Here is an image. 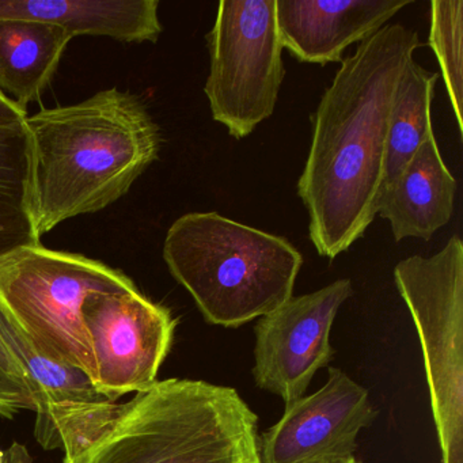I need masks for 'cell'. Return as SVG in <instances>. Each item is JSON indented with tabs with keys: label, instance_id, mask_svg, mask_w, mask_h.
Instances as JSON below:
<instances>
[{
	"label": "cell",
	"instance_id": "obj_4",
	"mask_svg": "<svg viewBox=\"0 0 463 463\" xmlns=\"http://www.w3.org/2000/svg\"><path fill=\"white\" fill-rule=\"evenodd\" d=\"M164 260L205 321L232 329L292 298L303 265L286 238L218 213L180 216L167 230Z\"/></svg>",
	"mask_w": 463,
	"mask_h": 463
},
{
	"label": "cell",
	"instance_id": "obj_9",
	"mask_svg": "<svg viewBox=\"0 0 463 463\" xmlns=\"http://www.w3.org/2000/svg\"><path fill=\"white\" fill-rule=\"evenodd\" d=\"M354 294L349 279L289 298L257 322L253 378L257 387L284 403L305 395L314 375L326 367L335 349L330 332L341 306Z\"/></svg>",
	"mask_w": 463,
	"mask_h": 463
},
{
	"label": "cell",
	"instance_id": "obj_11",
	"mask_svg": "<svg viewBox=\"0 0 463 463\" xmlns=\"http://www.w3.org/2000/svg\"><path fill=\"white\" fill-rule=\"evenodd\" d=\"M0 326L31 379L36 440L45 449H63L64 457L80 451L118 416L120 405L102 395L80 368L42 356L20 335Z\"/></svg>",
	"mask_w": 463,
	"mask_h": 463
},
{
	"label": "cell",
	"instance_id": "obj_2",
	"mask_svg": "<svg viewBox=\"0 0 463 463\" xmlns=\"http://www.w3.org/2000/svg\"><path fill=\"white\" fill-rule=\"evenodd\" d=\"M25 127L29 213L40 240L63 222L126 196L161 153V131L145 102L116 88L40 110Z\"/></svg>",
	"mask_w": 463,
	"mask_h": 463
},
{
	"label": "cell",
	"instance_id": "obj_15",
	"mask_svg": "<svg viewBox=\"0 0 463 463\" xmlns=\"http://www.w3.org/2000/svg\"><path fill=\"white\" fill-rule=\"evenodd\" d=\"M72 39L55 24L0 20V90L24 108L40 101Z\"/></svg>",
	"mask_w": 463,
	"mask_h": 463
},
{
	"label": "cell",
	"instance_id": "obj_8",
	"mask_svg": "<svg viewBox=\"0 0 463 463\" xmlns=\"http://www.w3.org/2000/svg\"><path fill=\"white\" fill-rule=\"evenodd\" d=\"M83 319L94 357L96 389L115 402L150 389L175 340L172 311L139 288L89 298Z\"/></svg>",
	"mask_w": 463,
	"mask_h": 463
},
{
	"label": "cell",
	"instance_id": "obj_21",
	"mask_svg": "<svg viewBox=\"0 0 463 463\" xmlns=\"http://www.w3.org/2000/svg\"><path fill=\"white\" fill-rule=\"evenodd\" d=\"M0 463H33L26 446L14 441L6 449H0Z\"/></svg>",
	"mask_w": 463,
	"mask_h": 463
},
{
	"label": "cell",
	"instance_id": "obj_16",
	"mask_svg": "<svg viewBox=\"0 0 463 463\" xmlns=\"http://www.w3.org/2000/svg\"><path fill=\"white\" fill-rule=\"evenodd\" d=\"M29 164L25 121L0 127V259L42 243L29 213Z\"/></svg>",
	"mask_w": 463,
	"mask_h": 463
},
{
	"label": "cell",
	"instance_id": "obj_7",
	"mask_svg": "<svg viewBox=\"0 0 463 463\" xmlns=\"http://www.w3.org/2000/svg\"><path fill=\"white\" fill-rule=\"evenodd\" d=\"M213 121L245 139L275 112L284 78L276 0H222L207 34Z\"/></svg>",
	"mask_w": 463,
	"mask_h": 463
},
{
	"label": "cell",
	"instance_id": "obj_20",
	"mask_svg": "<svg viewBox=\"0 0 463 463\" xmlns=\"http://www.w3.org/2000/svg\"><path fill=\"white\" fill-rule=\"evenodd\" d=\"M28 118V109L18 105L12 97L0 90V127L23 123Z\"/></svg>",
	"mask_w": 463,
	"mask_h": 463
},
{
	"label": "cell",
	"instance_id": "obj_22",
	"mask_svg": "<svg viewBox=\"0 0 463 463\" xmlns=\"http://www.w3.org/2000/svg\"><path fill=\"white\" fill-rule=\"evenodd\" d=\"M303 463H362L354 454L332 455V457L317 458Z\"/></svg>",
	"mask_w": 463,
	"mask_h": 463
},
{
	"label": "cell",
	"instance_id": "obj_5",
	"mask_svg": "<svg viewBox=\"0 0 463 463\" xmlns=\"http://www.w3.org/2000/svg\"><path fill=\"white\" fill-rule=\"evenodd\" d=\"M123 270L83 254L24 246L0 259V324L37 354L93 379L83 319L89 298L137 289Z\"/></svg>",
	"mask_w": 463,
	"mask_h": 463
},
{
	"label": "cell",
	"instance_id": "obj_13",
	"mask_svg": "<svg viewBox=\"0 0 463 463\" xmlns=\"http://www.w3.org/2000/svg\"><path fill=\"white\" fill-rule=\"evenodd\" d=\"M457 180L447 169L435 134L428 135L400 178L382 194L378 213L389 221L397 242L430 241L451 221Z\"/></svg>",
	"mask_w": 463,
	"mask_h": 463
},
{
	"label": "cell",
	"instance_id": "obj_6",
	"mask_svg": "<svg viewBox=\"0 0 463 463\" xmlns=\"http://www.w3.org/2000/svg\"><path fill=\"white\" fill-rule=\"evenodd\" d=\"M394 281L421 345L441 463H463V243L398 262Z\"/></svg>",
	"mask_w": 463,
	"mask_h": 463
},
{
	"label": "cell",
	"instance_id": "obj_1",
	"mask_svg": "<svg viewBox=\"0 0 463 463\" xmlns=\"http://www.w3.org/2000/svg\"><path fill=\"white\" fill-rule=\"evenodd\" d=\"M421 47L416 31L383 26L343 59L319 101L298 181L319 256L333 260L348 250L378 213L395 94Z\"/></svg>",
	"mask_w": 463,
	"mask_h": 463
},
{
	"label": "cell",
	"instance_id": "obj_10",
	"mask_svg": "<svg viewBox=\"0 0 463 463\" xmlns=\"http://www.w3.org/2000/svg\"><path fill=\"white\" fill-rule=\"evenodd\" d=\"M326 383L286 403L281 419L260 436V463H303L354 454L360 430L376 419L365 387L340 368L329 367Z\"/></svg>",
	"mask_w": 463,
	"mask_h": 463
},
{
	"label": "cell",
	"instance_id": "obj_17",
	"mask_svg": "<svg viewBox=\"0 0 463 463\" xmlns=\"http://www.w3.org/2000/svg\"><path fill=\"white\" fill-rule=\"evenodd\" d=\"M438 80L436 72L427 71L414 59L401 78L387 139L384 191L394 185L428 135L433 134L430 105Z\"/></svg>",
	"mask_w": 463,
	"mask_h": 463
},
{
	"label": "cell",
	"instance_id": "obj_3",
	"mask_svg": "<svg viewBox=\"0 0 463 463\" xmlns=\"http://www.w3.org/2000/svg\"><path fill=\"white\" fill-rule=\"evenodd\" d=\"M63 463H260L259 416L232 387L158 381Z\"/></svg>",
	"mask_w": 463,
	"mask_h": 463
},
{
	"label": "cell",
	"instance_id": "obj_18",
	"mask_svg": "<svg viewBox=\"0 0 463 463\" xmlns=\"http://www.w3.org/2000/svg\"><path fill=\"white\" fill-rule=\"evenodd\" d=\"M463 2L432 0L430 2V47L435 52L441 70L447 94L454 110L459 134H463Z\"/></svg>",
	"mask_w": 463,
	"mask_h": 463
},
{
	"label": "cell",
	"instance_id": "obj_12",
	"mask_svg": "<svg viewBox=\"0 0 463 463\" xmlns=\"http://www.w3.org/2000/svg\"><path fill=\"white\" fill-rule=\"evenodd\" d=\"M411 0H276L283 48L303 63H341L349 45L381 31Z\"/></svg>",
	"mask_w": 463,
	"mask_h": 463
},
{
	"label": "cell",
	"instance_id": "obj_19",
	"mask_svg": "<svg viewBox=\"0 0 463 463\" xmlns=\"http://www.w3.org/2000/svg\"><path fill=\"white\" fill-rule=\"evenodd\" d=\"M24 411H34L31 379L17 349L0 326V417L12 420Z\"/></svg>",
	"mask_w": 463,
	"mask_h": 463
},
{
	"label": "cell",
	"instance_id": "obj_14",
	"mask_svg": "<svg viewBox=\"0 0 463 463\" xmlns=\"http://www.w3.org/2000/svg\"><path fill=\"white\" fill-rule=\"evenodd\" d=\"M158 9V0H0V20L55 24L74 37L143 44L161 37Z\"/></svg>",
	"mask_w": 463,
	"mask_h": 463
}]
</instances>
